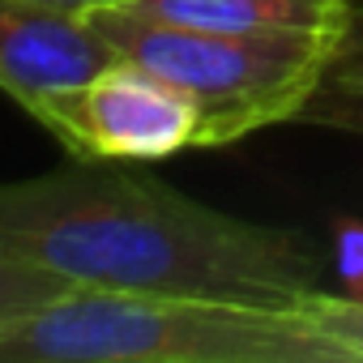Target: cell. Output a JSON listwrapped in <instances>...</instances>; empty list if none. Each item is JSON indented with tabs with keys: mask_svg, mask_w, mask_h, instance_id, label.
<instances>
[{
	"mask_svg": "<svg viewBox=\"0 0 363 363\" xmlns=\"http://www.w3.org/2000/svg\"><path fill=\"white\" fill-rule=\"evenodd\" d=\"M0 252L73 278L82 291L240 299L303 308L320 261L286 227L223 214L158 175L73 158L0 184Z\"/></svg>",
	"mask_w": 363,
	"mask_h": 363,
	"instance_id": "6da1fadb",
	"label": "cell"
},
{
	"mask_svg": "<svg viewBox=\"0 0 363 363\" xmlns=\"http://www.w3.org/2000/svg\"><path fill=\"white\" fill-rule=\"evenodd\" d=\"M354 5H363V0H354Z\"/></svg>",
	"mask_w": 363,
	"mask_h": 363,
	"instance_id": "7c38bea8",
	"label": "cell"
},
{
	"mask_svg": "<svg viewBox=\"0 0 363 363\" xmlns=\"http://www.w3.org/2000/svg\"><path fill=\"white\" fill-rule=\"evenodd\" d=\"M90 22L116 56L193 94L201 107V150L299 120L342 43V30H206L137 18L116 5L90 9Z\"/></svg>",
	"mask_w": 363,
	"mask_h": 363,
	"instance_id": "3957f363",
	"label": "cell"
},
{
	"mask_svg": "<svg viewBox=\"0 0 363 363\" xmlns=\"http://www.w3.org/2000/svg\"><path fill=\"white\" fill-rule=\"evenodd\" d=\"M0 363H350V354L303 308L73 291L0 325Z\"/></svg>",
	"mask_w": 363,
	"mask_h": 363,
	"instance_id": "7a4b0ae2",
	"label": "cell"
},
{
	"mask_svg": "<svg viewBox=\"0 0 363 363\" xmlns=\"http://www.w3.org/2000/svg\"><path fill=\"white\" fill-rule=\"evenodd\" d=\"M30 120H39L69 158L154 162L201 150V107L193 94L124 56L90 82L52 94Z\"/></svg>",
	"mask_w": 363,
	"mask_h": 363,
	"instance_id": "277c9868",
	"label": "cell"
},
{
	"mask_svg": "<svg viewBox=\"0 0 363 363\" xmlns=\"http://www.w3.org/2000/svg\"><path fill=\"white\" fill-rule=\"evenodd\" d=\"M73 291H82L73 278H65L56 269H43L35 261L0 252V325L13 320V316H26V312H35L43 303H56V299H65Z\"/></svg>",
	"mask_w": 363,
	"mask_h": 363,
	"instance_id": "ba28073f",
	"label": "cell"
},
{
	"mask_svg": "<svg viewBox=\"0 0 363 363\" xmlns=\"http://www.w3.org/2000/svg\"><path fill=\"white\" fill-rule=\"evenodd\" d=\"M299 120H320L333 128H363V5L350 9L333 65Z\"/></svg>",
	"mask_w": 363,
	"mask_h": 363,
	"instance_id": "52a82bcc",
	"label": "cell"
},
{
	"mask_svg": "<svg viewBox=\"0 0 363 363\" xmlns=\"http://www.w3.org/2000/svg\"><path fill=\"white\" fill-rule=\"evenodd\" d=\"M116 9L206 30H346L354 0H124Z\"/></svg>",
	"mask_w": 363,
	"mask_h": 363,
	"instance_id": "8992f818",
	"label": "cell"
},
{
	"mask_svg": "<svg viewBox=\"0 0 363 363\" xmlns=\"http://www.w3.org/2000/svg\"><path fill=\"white\" fill-rule=\"evenodd\" d=\"M333 248H337V274L346 282V295L363 299V223H342Z\"/></svg>",
	"mask_w": 363,
	"mask_h": 363,
	"instance_id": "30bf717a",
	"label": "cell"
},
{
	"mask_svg": "<svg viewBox=\"0 0 363 363\" xmlns=\"http://www.w3.org/2000/svg\"><path fill=\"white\" fill-rule=\"evenodd\" d=\"M303 312L350 354V359H359L363 363V299H354V295H325V291H316V295H308V303H303Z\"/></svg>",
	"mask_w": 363,
	"mask_h": 363,
	"instance_id": "9c48e42d",
	"label": "cell"
},
{
	"mask_svg": "<svg viewBox=\"0 0 363 363\" xmlns=\"http://www.w3.org/2000/svg\"><path fill=\"white\" fill-rule=\"evenodd\" d=\"M111 60L120 56L90 13L39 0H0V94H9L26 116L52 94L90 82Z\"/></svg>",
	"mask_w": 363,
	"mask_h": 363,
	"instance_id": "5b68a950",
	"label": "cell"
},
{
	"mask_svg": "<svg viewBox=\"0 0 363 363\" xmlns=\"http://www.w3.org/2000/svg\"><path fill=\"white\" fill-rule=\"evenodd\" d=\"M39 5H56V9H73V13H90L103 5H124V0H39Z\"/></svg>",
	"mask_w": 363,
	"mask_h": 363,
	"instance_id": "8fae6325",
	"label": "cell"
}]
</instances>
